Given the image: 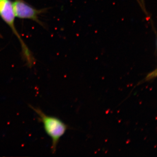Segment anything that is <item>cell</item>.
I'll use <instances>...</instances> for the list:
<instances>
[{
    "instance_id": "1",
    "label": "cell",
    "mask_w": 157,
    "mask_h": 157,
    "mask_svg": "<svg viewBox=\"0 0 157 157\" xmlns=\"http://www.w3.org/2000/svg\"><path fill=\"white\" fill-rule=\"evenodd\" d=\"M30 107L38 116L39 121L43 124L45 132L51 138L52 152L55 153L59 141L67 130L68 126L58 118L45 114L38 107L31 105Z\"/></svg>"
},
{
    "instance_id": "2",
    "label": "cell",
    "mask_w": 157,
    "mask_h": 157,
    "mask_svg": "<svg viewBox=\"0 0 157 157\" xmlns=\"http://www.w3.org/2000/svg\"><path fill=\"white\" fill-rule=\"evenodd\" d=\"M14 14L21 18L36 20L38 12L35 9L21 1H17L13 4Z\"/></svg>"
},
{
    "instance_id": "3",
    "label": "cell",
    "mask_w": 157,
    "mask_h": 157,
    "mask_svg": "<svg viewBox=\"0 0 157 157\" xmlns=\"http://www.w3.org/2000/svg\"><path fill=\"white\" fill-rule=\"evenodd\" d=\"M0 15L13 30L16 32L14 25V14L13 6L9 0L0 1Z\"/></svg>"
},
{
    "instance_id": "4",
    "label": "cell",
    "mask_w": 157,
    "mask_h": 157,
    "mask_svg": "<svg viewBox=\"0 0 157 157\" xmlns=\"http://www.w3.org/2000/svg\"><path fill=\"white\" fill-rule=\"evenodd\" d=\"M140 4H141V7H142V9H143V10H144V11H145V7H144V0H140Z\"/></svg>"
},
{
    "instance_id": "5",
    "label": "cell",
    "mask_w": 157,
    "mask_h": 157,
    "mask_svg": "<svg viewBox=\"0 0 157 157\" xmlns=\"http://www.w3.org/2000/svg\"><path fill=\"white\" fill-rule=\"evenodd\" d=\"M137 2H139V3H140V6H141V4H140V1H139V0H137Z\"/></svg>"
},
{
    "instance_id": "6",
    "label": "cell",
    "mask_w": 157,
    "mask_h": 157,
    "mask_svg": "<svg viewBox=\"0 0 157 157\" xmlns=\"http://www.w3.org/2000/svg\"><path fill=\"white\" fill-rule=\"evenodd\" d=\"M2 1V0H0V1Z\"/></svg>"
}]
</instances>
